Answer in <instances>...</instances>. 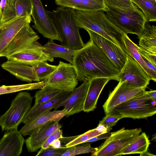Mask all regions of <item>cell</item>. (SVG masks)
I'll return each instance as SVG.
<instances>
[{
  "label": "cell",
  "instance_id": "cell-12",
  "mask_svg": "<svg viewBox=\"0 0 156 156\" xmlns=\"http://www.w3.org/2000/svg\"><path fill=\"white\" fill-rule=\"evenodd\" d=\"M88 33L90 39L99 47L112 62L119 71L124 65L128 55L116 45L89 29L85 30Z\"/></svg>",
  "mask_w": 156,
  "mask_h": 156
},
{
  "label": "cell",
  "instance_id": "cell-36",
  "mask_svg": "<svg viewBox=\"0 0 156 156\" xmlns=\"http://www.w3.org/2000/svg\"><path fill=\"white\" fill-rule=\"evenodd\" d=\"M103 1L106 5L115 8L126 9L136 6L130 0H103Z\"/></svg>",
  "mask_w": 156,
  "mask_h": 156
},
{
  "label": "cell",
  "instance_id": "cell-14",
  "mask_svg": "<svg viewBox=\"0 0 156 156\" xmlns=\"http://www.w3.org/2000/svg\"><path fill=\"white\" fill-rule=\"evenodd\" d=\"M31 20V16H16L11 20L0 23V57H5L9 43L23 26Z\"/></svg>",
  "mask_w": 156,
  "mask_h": 156
},
{
  "label": "cell",
  "instance_id": "cell-11",
  "mask_svg": "<svg viewBox=\"0 0 156 156\" xmlns=\"http://www.w3.org/2000/svg\"><path fill=\"white\" fill-rule=\"evenodd\" d=\"M146 88H136L128 86L119 81L118 85L109 94L103 106L106 115L111 113L117 106L144 93Z\"/></svg>",
  "mask_w": 156,
  "mask_h": 156
},
{
  "label": "cell",
  "instance_id": "cell-25",
  "mask_svg": "<svg viewBox=\"0 0 156 156\" xmlns=\"http://www.w3.org/2000/svg\"><path fill=\"white\" fill-rule=\"evenodd\" d=\"M139 45L144 50L156 54V27L151 26L147 21L139 37Z\"/></svg>",
  "mask_w": 156,
  "mask_h": 156
},
{
  "label": "cell",
  "instance_id": "cell-40",
  "mask_svg": "<svg viewBox=\"0 0 156 156\" xmlns=\"http://www.w3.org/2000/svg\"><path fill=\"white\" fill-rule=\"evenodd\" d=\"M138 51L141 56L156 66V54L149 52L138 46Z\"/></svg>",
  "mask_w": 156,
  "mask_h": 156
},
{
  "label": "cell",
  "instance_id": "cell-41",
  "mask_svg": "<svg viewBox=\"0 0 156 156\" xmlns=\"http://www.w3.org/2000/svg\"><path fill=\"white\" fill-rule=\"evenodd\" d=\"M111 133L110 132L102 133L89 139L85 141V143L92 142L104 139H106L109 137Z\"/></svg>",
  "mask_w": 156,
  "mask_h": 156
},
{
  "label": "cell",
  "instance_id": "cell-4",
  "mask_svg": "<svg viewBox=\"0 0 156 156\" xmlns=\"http://www.w3.org/2000/svg\"><path fill=\"white\" fill-rule=\"evenodd\" d=\"M106 6V16L119 30L126 34H135L139 37L140 36L147 20L136 5L126 9Z\"/></svg>",
  "mask_w": 156,
  "mask_h": 156
},
{
  "label": "cell",
  "instance_id": "cell-46",
  "mask_svg": "<svg viewBox=\"0 0 156 156\" xmlns=\"http://www.w3.org/2000/svg\"><path fill=\"white\" fill-rule=\"evenodd\" d=\"M95 0L99 1H101V2H104L103 0Z\"/></svg>",
  "mask_w": 156,
  "mask_h": 156
},
{
  "label": "cell",
  "instance_id": "cell-5",
  "mask_svg": "<svg viewBox=\"0 0 156 156\" xmlns=\"http://www.w3.org/2000/svg\"><path fill=\"white\" fill-rule=\"evenodd\" d=\"M156 103V101L152 99L145 90L143 94L118 105L110 113L122 118H146L155 114Z\"/></svg>",
  "mask_w": 156,
  "mask_h": 156
},
{
  "label": "cell",
  "instance_id": "cell-44",
  "mask_svg": "<svg viewBox=\"0 0 156 156\" xmlns=\"http://www.w3.org/2000/svg\"><path fill=\"white\" fill-rule=\"evenodd\" d=\"M147 93L152 99L156 101V91L155 90L147 91Z\"/></svg>",
  "mask_w": 156,
  "mask_h": 156
},
{
  "label": "cell",
  "instance_id": "cell-30",
  "mask_svg": "<svg viewBox=\"0 0 156 156\" xmlns=\"http://www.w3.org/2000/svg\"><path fill=\"white\" fill-rule=\"evenodd\" d=\"M16 16L14 0H1L0 23L11 20Z\"/></svg>",
  "mask_w": 156,
  "mask_h": 156
},
{
  "label": "cell",
  "instance_id": "cell-16",
  "mask_svg": "<svg viewBox=\"0 0 156 156\" xmlns=\"http://www.w3.org/2000/svg\"><path fill=\"white\" fill-rule=\"evenodd\" d=\"M6 58L7 59L20 61L31 66L42 62H53L54 60L38 41L28 48Z\"/></svg>",
  "mask_w": 156,
  "mask_h": 156
},
{
  "label": "cell",
  "instance_id": "cell-2",
  "mask_svg": "<svg viewBox=\"0 0 156 156\" xmlns=\"http://www.w3.org/2000/svg\"><path fill=\"white\" fill-rule=\"evenodd\" d=\"M79 28L89 29L112 42L126 52L122 32L110 21L102 10H75Z\"/></svg>",
  "mask_w": 156,
  "mask_h": 156
},
{
  "label": "cell",
  "instance_id": "cell-15",
  "mask_svg": "<svg viewBox=\"0 0 156 156\" xmlns=\"http://www.w3.org/2000/svg\"><path fill=\"white\" fill-rule=\"evenodd\" d=\"M90 82V80H86L80 86L75 88L67 98L54 108V110L61 107H64L63 109L67 111L65 115L66 117L83 111Z\"/></svg>",
  "mask_w": 156,
  "mask_h": 156
},
{
  "label": "cell",
  "instance_id": "cell-24",
  "mask_svg": "<svg viewBox=\"0 0 156 156\" xmlns=\"http://www.w3.org/2000/svg\"><path fill=\"white\" fill-rule=\"evenodd\" d=\"M123 40L127 54L135 60L141 66L150 80L156 81V73L147 66L138 51V46L129 38L127 34L122 32Z\"/></svg>",
  "mask_w": 156,
  "mask_h": 156
},
{
  "label": "cell",
  "instance_id": "cell-39",
  "mask_svg": "<svg viewBox=\"0 0 156 156\" xmlns=\"http://www.w3.org/2000/svg\"><path fill=\"white\" fill-rule=\"evenodd\" d=\"M68 147L62 146L58 148H54L50 147L37 153L36 156H62L66 151Z\"/></svg>",
  "mask_w": 156,
  "mask_h": 156
},
{
  "label": "cell",
  "instance_id": "cell-9",
  "mask_svg": "<svg viewBox=\"0 0 156 156\" xmlns=\"http://www.w3.org/2000/svg\"><path fill=\"white\" fill-rule=\"evenodd\" d=\"M119 81L128 86L146 88L150 79L140 65L128 55L126 62L120 71Z\"/></svg>",
  "mask_w": 156,
  "mask_h": 156
},
{
  "label": "cell",
  "instance_id": "cell-1",
  "mask_svg": "<svg viewBox=\"0 0 156 156\" xmlns=\"http://www.w3.org/2000/svg\"><path fill=\"white\" fill-rule=\"evenodd\" d=\"M72 64L78 81L99 77L119 81L120 71L101 49L90 39L82 48L75 51Z\"/></svg>",
  "mask_w": 156,
  "mask_h": 156
},
{
  "label": "cell",
  "instance_id": "cell-32",
  "mask_svg": "<svg viewBox=\"0 0 156 156\" xmlns=\"http://www.w3.org/2000/svg\"><path fill=\"white\" fill-rule=\"evenodd\" d=\"M32 66L40 81L49 76L56 69L57 66L50 65L47 61L41 62Z\"/></svg>",
  "mask_w": 156,
  "mask_h": 156
},
{
  "label": "cell",
  "instance_id": "cell-23",
  "mask_svg": "<svg viewBox=\"0 0 156 156\" xmlns=\"http://www.w3.org/2000/svg\"><path fill=\"white\" fill-rule=\"evenodd\" d=\"M71 92H62L53 99L31 107L23 118L22 122L24 124L36 116L47 110H51L65 101Z\"/></svg>",
  "mask_w": 156,
  "mask_h": 156
},
{
  "label": "cell",
  "instance_id": "cell-37",
  "mask_svg": "<svg viewBox=\"0 0 156 156\" xmlns=\"http://www.w3.org/2000/svg\"><path fill=\"white\" fill-rule=\"evenodd\" d=\"M122 119L120 116L109 113L106 115L102 120L99 121L98 125H102L110 131L112 129L111 127L115 126L117 122Z\"/></svg>",
  "mask_w": 156,
  "mask_h": 156
},
{
  "label": "cell",
  "instance_id": "cell-28",
  "mask_svg": "<svg viewBox=\"0 0 156 156\" xmlns=\"http://www.w3.org/2000/svg\"><path fill=\"white\" fill-rule=\"evenodd\" d=\"M130 0L141 10L147 21H156V0Z\"/></svg>",
  "mask_w": 156,
  "mask_h": 156
},
{
  "label": "cell",
  "instance_id": "cell-22",
  "mask_svg": "<svg viewBox=\"0 0 156 156\" xmlns=\"http://www.w3.org/2000/svg\"><path fill=\"white\" fill-rule=\"evenodd\" d=\"M56 4L61 6L75 10L106 12L107 7L103 2L95 0H55Z\"/></svg>",
  "mask_w": 156,
  "mask_h": 156
},
{
  "label": "cell",
  "instance_id": "cell-6",
  "mask_svg": "<svg viewBox=\"0 0 156 156\" xmlns=\"http://www.w3.org/2000/svg\"><path fill=\"white\" fill-rule=\"evenodd\" d=\"M141 128L125 129L123 127L112 133L105 141L92 153V156L121 155L123 150L133 142L142 132Z\"/></svg>",
  "mask_w": 156,
  "mask_h": 156
},
{
  "label": "cell",
  "instance_id": "cell-19",
  "mask_svg": "<svg viewBox=\"0 0 156 156\" xmlns=\"http://www.w3.org/2000/svg\"><path fill=\"white\" fill-rule=\"evenodd\" d=\"M62 127L58 122L55 121H50L45 124L25 140L28 151L31 153L37 151L41 148L42 143L51 134Z\"/></svg>",
  "mask_w": 156,
  "mask_h": 156
},
{
  "label": "cell",
  "instance_id": "cell-31",
  "mask_svg": "<svg viewBox=\"0 0 156 156\" xmlns=\"http://www.w3.org/2000/svg\"><path fill=\"white\" fill-rule=\"evenodd\" d=\"M62 92L53 88L42 87L36 92L34 105L40 104L51 100Z\"/></svg>",
  "mask_w": 156,
  "mask_h": 156
},
{
  "label": "cell",
  "instance_id": "cell-18",
  "mask_svg": "<svg viewBox=\"0 0 156 156\" xmlns=\"http://www.w3.org/2000/svg\"><path fill=\"white\" fill-rule=\"evenodd\" d=\"M67 112V111L64 109L53 111L47 110L30 120L24 124L19 131L23 136H30L49 122H58Z\"/></svg>",
  "mask_w": 156,
  "mask_h": 156
},
{
  "label": "cell",
  "instance_id": "cell-34",
  "mask_svg": "<svg viewBox=\"0 0 156 156\" xmlns=\"http://www.w3.org/2000/svg\"><path fill=\"white\" fill-rule=\"evenodd\" d=\"M16 16H31L33 5L31 0H14Z\"/></svg>",
  "mask_w": 156,
  "mask_h": 156
},
{
  "label": "cell",
  "instance_id": "cell-33",
  "mask_svg": "<svg viewBox=\"0 0 156 156\" xmlns=\"http://www.w3.org/2000/svg\"><path fill=\"white\" fill-rule=\"evenodd\" d=\"M91 144V142L84 143L68 147L62 156H73L94 152L97 150V147H92Z\"/></svg>",
  "mask_w": 156,
  "mask_h": 156
},
{
  "label": "cell",
  "instance_id": "cell-20",
  "mask_svg": "<svg viewBox=\"0 0 156 156\" xmlns=\"http://www.w3.org/2000/svg\"><path fill=\"white\" fill-rule=\"evenodd\" d=\"M2 68L21 80L30 83L40 81L32 66L17 61L7 59L1 65Z\"/></svg>",
  "mask_w": 156,
  "mask_h": 156
},
{
  "label": "cell",
  "instance_id": "cell-10",
  "mask_svg": "<svg viewBox=\"0 0 156 156\" xmlns=\"http://www.w3.org/2000/svg\"><path fill=\"white\" fill-rule=\"evenodd\" d=\"M33 5L31 16L34 20L32 27L44 37L60 41L58 33L41 0H31Z\"/></svg>",
  "mask_w": 156,
  "mask_h": 156
},
{
  "label": "cell",
  "instance_id": "cell-3",
  "mask_svg": "<svg viewBox=\"0 0 156 156\" xmlns=\"http://www.w3.org/2000/svg\"><path fill=\"white\" fill-rule=\"evenodd\" d=\"M47 11L58 31L62 45L75 50L84 47L85 44L80 34L75 10L60 6Z\"/></svg>",
  "mask_w": 156,
  "mask_h": 156
},
{
  "label": "cell",
  "instance_id": "cell-38",
  "mask_svg": "<svg viewBox=\"0 0 156 156\" xmlns=\"http://www.w3.org/2000/svg\"><path fill=\"white\" fill-rule=\"evenodd\" d=\"M63 137L62 131L58 129L51 134L42 143L40 149L37 153L50 147L51 144L56 139H59Z\"/></svg>",
  "mask_w": 156,
  "mask_h": 156
},
{
  "label": "cell",
  "instance_id": "cell-17",
  "mask_svg": "<svg viewBox=\"0 0 156 156\" xmlns=\"http://www.w3.org/2000/svg\"><path fill=\"white\" fill-rule=\"evenodd\" d=\"M25 140L17 129H10L0 140V156H19L22 152Z\"/></svg>",
  "mask_w": 156,
  "mask_h": 156
},
{
  "label": "cell",
  "instance_id": "cell-27",
  "mask_svg": "<svg viewBox=\"0 0 156 156\" xmlns=\"http://www.w3.org/2000/svg\"><path fill=\"white\" fill-rule=\"evenodd\" d=\"M150 144L146 134L142 132L123 150L121 155L140 154L147 151Z\"/></svg>",
  "mask_w": 156,
  "mask_h": 156
},
{
  "label": "cell",
  "instance_id": "cell-43",
  "mask_svg": "<svg viewBox=\"0 0 156 156\" xmlns=\"http://www.w3.org/2000/svg\"><path fill=\"white\" fill-rule=\"evenodd\" d=\"M96 128L102 133L110 132L108 129L102 125L101 124L98 125V127Z\"/></svg>",
  "mask_w": 156,
  "mask_h": 156
},
{
  "label": "cell",
  "instance_id": "cell-21",
  "mask_svg": "<svg viewBox=\"0 0 156 156\" xmlns=\"http://www.w3.org/2000/svg\"><path fill=\"white\" fill-rule=\"evenodd\" d=\"M111 79L108 77H99L90 80L83 106V111L89 112L96 107L98 100L104 87Z\"/></svg>",
  "mask_w": 156,
  "mask_h": 156
},
{
  "label": "cell",
  "instance_id": "cell-29",
  "mask_svg": "<svg viewBox=\"0 0 156 156\" xmlns=\"http://www.w3.org/2000/svg\"><path fill=\"white\" fill-rule=\"evenodd\" d=\"M44 85L43 81L15 85H2L0 86V95L24 90L41 89Z\"/></svg>",
  "mask_w": 156,
  "mask_h": 156
},
{
  "label": "cell",
  "instance_id": "cell-45",
  "mask_svg": "<svg viewBox=\"0 0 156 156\" xmlns=\"http://www.w3.org/2000/svg\"><path fill=\"white\" fill-rule=\"evenodd\" d=\"M140 156H155V155H154L152 154H151V153L148 152L147 151L144 152V153H142L140 154Z\"/></svg>",
  "mask_w": 156,
  "mask_h": 156
},
{
  "label": "cell",
  "instance_id": "cell-8",
  "mask_svg": "<svg viewBox=\"0 0 156 156\" xmlns=\"http://www.w3.org/2000/svg\"><path fill=\"white\" fill-rule=\"evenodd\" d=\"M42 81L44 83L43 87L63 92H72L78 84L77 73L72 64L61 61L56 69Z\"/></svg>",
  "mask_w": 156,
  "mask_h": 156
},
{
  "label": "cell",
  "instance_id": "cell-35",
  "mask_svg": "<svg viewBox=\"0 0 156 156\" xmlns=\"http://www.w3.org/2000/svg\"><path fill=\"white\" fill-rule=\"evenodd\" d=\"M102 133L98 130L96 128L90 130L84 133L78 135L75 139L66 144L65 146L67 147L85 143L87 140Z\"/></svg>",
  "mask_w": 156,
  "mask_h": 156
},
{
  "label": "cell",
  "instance_id": "cell-7",
  "mask_svg": "<svg viewBox=\"0 0 156 156\" xmlns=\"http://www.w3.org/2000/svg\"><path fill=\"white\" fill-rule=\"evenodd\" d=\"M33 97L27 91L19 93L12 101L8 109L0 116L2 131L17 128L31 107Z\"/></svg>",
  "mask_w": 156,
  "mask_h": 156
},
{
  "label": "cell",
  "instance_id": "cell-42",
  "mask_svg": "<svg viewBox=\"0 0 156 156\" xmlns=\"http://www.w3.org/2000/svg\"><path fill=\"white\" fill-rule=\"evenodd\" d=\"M61 142L60 139L55 140L50 145V147L58 148L62 147Z\"/></svg>",
  "mask_w": 156,
  "mask_h": 156
},
{
  "label": "cell",
  "instance_id": "cell-13",
  "mask_svg": "<svg viewBox=\"0 0 156 156\" xmlns=\"http://www.w3.org/2000/svg\"><path fill=\"white\" fill-rule=\"evenodd\" d=\"M27 22L19 31L8 46L5 57L21 51L38 42L40 37Z\"/></svg>",
  "mask_w": 156,
  "mask_h": 156
},
{
  "label": "cell",
  "instance_id": "cell-26",
  "mask_svg": "<svg viewBox=\"0 0 156 156\" xmlns=\"http://www.w3.org/2000/svg\"><path fill=\"white\" fill-rule=\"evenodd\" d=\"M43 47L51 57L61 58L72 63L75 50L57 44L50 39Z\"/></svg>",
  "mask_w": 156,
  "mask_h": 156
}]
</instances>
